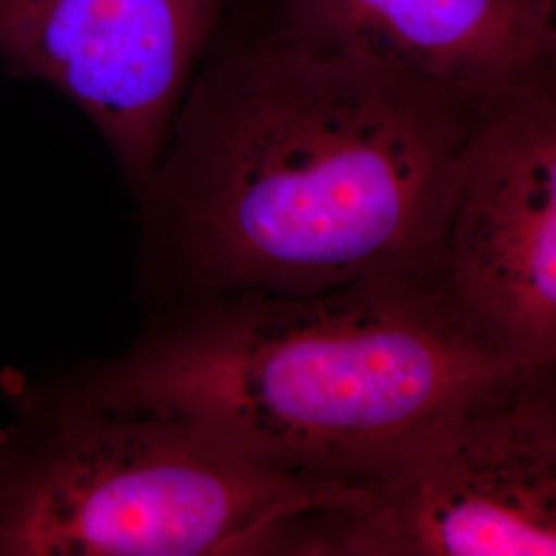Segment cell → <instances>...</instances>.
Returning <instances> with one entry per match:
<instances>
[{"label":"cell","mask_w":556,"mask_h":556,"mask_svg":"<svg viewBox=\"0 0 556 556\" xmlns=\"http://www.w3.org/2000/svg\"><path fill=\"white\" fill-rule=\"evenodd\" d=\"M484 98L301 48L236 7L140 190L181 289L192 301L441 280Z\"/></svg>","instance_id":"1"},{"label":"cell","mask_w":556,"mask_h":556,"mask_svg":"<svg viewBox=\"0 0 556 556\" xmlns=\"http://www.w3.org/2000/svg\"><path fill=\"white\" fill-rule=\"evenodd\" d=\"M517 367L439 278L386 275L192 299L83 397L181 420L264 470L365 484Z\"/></svg>","instance_id":"2"},{"label":"cell","mask_w":556,"mask_h":556,"mask_svg":"<svg viewBox=\"0 0 556 556\" xmlns=\"http://www.w3.org/2000/svg\"><path fill=\"white\" fill-rule=\"evenodd\" d=\"M361 489L264 470L176 418L80 397L2 468L0 555H273L287 521Z\"/></svg>","instance_id":"3"},{"label":"cell","mask_w":556,"mask_h":556,"mask_svg":"<svg viewBox=\"0 0 556 556\" xmlns=\"http://www.w3.org/2000/svg\"><path fill=\"white\" fill-rule=\"evenodd\" d=\"M277 555L555 556V365L480 390L357 498L291 519Z\"/></svg>","instance_id":"4"},{"label":"cell","mask_w":556,"mask_h":556,"mask_svg":"<svg viewBox=\"0 0 556 556\" xmlns=\"http://www.w3.org/2000/svg\"><path fill=\"white\" fill-rule=\"evenodd\" d=\"M441 287L503 357L556 365V73L480 101L459 157Z\"/></svg>","instance_id":"5"},{"label":"cell","mask_w":556,"mask_h":556,"mask_svg":"<svg viewBox=\"0 0 556 556\" xmlns=\"http://www.w3.org/2000/svg\"><path fill=\"white\" fill-rule=\"evenodd\" d=\"M241 0H0V59L64 93L139 190L179 105Z\"/></svg>","instance_id":"6"},{"label":"cell","mask_w":556,"mask_h":556,"mask_svg":"<svg viewBox=\"0 0 556 556\" xmlns=\"http://www.w3.org/2000/svg\"><path fill=\"white\" fill-rule=\"evenodd\" d=\"M551 0H241L301 48L484 98L556 73Z\"/></svg>","instance_id":"7"},{"label":"cell","mask_w":556,"mask_h":556,"mask_svg":"<svg viewBox=\"0 0 556 556\" xmlns=\"http://www.w3.org/2000/svg\"><path fill=\"white\" fill-rule=\"evenodd\" d=\"M551 2H553V4H556V0H551Z\"/></svg>","instance_id":"8"}]
</instances>
